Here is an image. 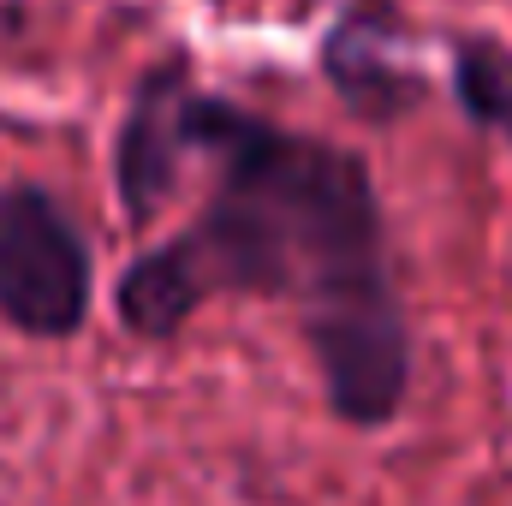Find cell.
I'll return each instance as SVG.
<instances>
[{
  "label": "cell",
  "mask_w": 512,
  "mask_h": 506,
  "mask_svg": "<svg viewBox=\"0 0 512 506\" xmlns=\"http://www.w3.org/2000/svg\"><path fill=\"white\" fill-rule=\"evenodd\" d=\"M411 24L393 0H352L322 36V78L364 126H399L423 108L429 78L411 66Z\"/></svg>",
  "instance_id": "3957f363"
},
{
  "label": "cell",
  "mask_w": 512,
  "mask_h": 506,
  "mask_svg": "<svg viewBox=\"0 0 512 506\" xmlns=\"http://www.w3.org/2000/svg\"><path fill=\"white\" fill-rule=\"evenodd\" d=\"M191 60L167 54L155 60L137 90H131L120 137H114V191L131 221H155V209L179 191L191 167V131H185V102H191Z\"/></svg>",
  "instance_id": "277c9868"
},
{
  "label": "cell",
  "mask_w": 512,
  "mask_h": 506,
  "mask_svg": "<svg viewBox=\"0 0 512 506\" xmlns=\"http://www.w3.org/2000/svg\"><path fill=\"white\" fill-rule=\"evenodd\" d=\"M191 161H209L203 215L167 245L197 298L256 292L298 304L334 417L382 429L411 387V328L370 167L227 96L191 90Z\"/></svg>",
  "instance_id": "6da1fadb"
},
{
  "label": "cell",
  "mask_w": 512,
  "mask_h": 506,
  "mask_svg": "<svg viewBox=\"0 0 512 506\" xmlns=\"http://www.w3.org/2000/svg\"><path fill=\"white\" fill-rule=\"evenodd\" d=\"M453 102L471 126L501 137L512 149V48L489 30L453 36Z\"/></svg>",
  "instance_id": "5b68a950"
},
{
  "label": "cell",
  "mask_w": 512,
  "mask_h": 506,
  "mask_svg": "<svg viewBox=\"0 0 512 506\" xmlns=\"http://www.w3.org/2000/svg\"><path fill=\"white\" fill-rule=\"evenodd\" d=\"M90 292L96 268L78 215L48 185H0V322L24 340H72Z\"/></svg>",
  "instance_id": "7a4b0ae2"
}]
</instances>
